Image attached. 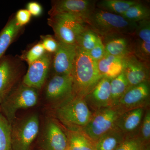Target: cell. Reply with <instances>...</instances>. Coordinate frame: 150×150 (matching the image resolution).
Instances as JSON below:
<instances>
[{"label":"cell","instance_id":"35","mask_svg":"<svg viewBox=\"0 0 150 150\" xmlns=\"http://www.w3.org/2000/svg\"><path fill=\"white\" fill-rule=\"evenodd\" d=\"M31 16L27 9H22L17 12L15 18L17 24L20 27H23L30 21Z\"/></svg>","mask_w":150,"mask_h":150},{"label":"cell","instance_id":"16","mask_svg":"<svg viewBox=\"0 0 150 150\" xmlns=\"http://www.w3.org/2000/svg\"><path fill=\"white\" fill-rule=\"evenodd\" d=\"M133 36L116 34L101 39L106 54L124 58L133 54Z\"/></svg>","mask_w":150,"mask_h":150},{"label":"cell","instance_id":"1","mask_svg":"<svg viewBox=\"0 0 150 150\" xmlns=\"http://www.w3.org/2000/svg\"><path fill=\"white\" fill-rule=\"evenodd\" d=\"M71 75L74 95L82 98L91 91L103 78L98 71L96 61L88 53L78 47Z\"/></svg>","mask_w":150,"mask_h":150},{"label":"cell","instance_id":"4","mask_svg":"<svg viewBox=\"0 0 150 150\" xmlns=\"http://www.w3.org/2000/svg\"><path fill=\"white\" fill-rule=\"evenodd\" d=\"M48 24L52 28L55 37L60 42L76 44L79 35L88 27L84 19L70 13H60L50 16Z\"/></svg>","mask_w":150,"mask_h":150},{"label":"cell","instance_id":"23","mask_svg":"<svg viewBox=\"0 0 150 150\" xmlns=\"http://www.w3.org/2000/svg\"><path fill=\"white\" fill-rule=\"evenodd\" d=\"M139 0H101L97 1L96 7L110 13L122 16Z\"/></svg>","mask_w":150,"mask_h":150},{"label":"cell","instance_id":"31","mask_svg":"<svg viewBox=\"0 0 150 150\" xmlns=\"http://www.w3.org/2000/svg\"><path fill=\"white\" fill-rule=\"evenodd\" d=\"M138 136L145 145L149 143L150 140V110L149 107L145 110Z\"/></svg>","mask_w":150,"mask_h":150},{"label":"cell","instance_id":"15","mask_svg":"<svg viewBox=\"0 0 150 150\" xmlns=\"http://www.w3.org/2000/svg\"><path fill=\"white\" fill-rule=\"evenodd\" d=\"M110 81L111 80L107 78H102L84 98L92 113L103 108L111 107Z\"/></svg>","mask_w":150,"mask_h":150},{"label":"cell","instance_id":"12","mask_svg":"<svg viewBox=\"0 0 150 150\" xmlns=\"http://www.w3.org/2000/svg\"><path fill=\"white\" fill-rule=\"evenodd\" d=\"M97 1L56 0L51 2L48 11L50 16L60 13H70L85 18L96 8Z\"/></svg>","mask_w":150,"mask_h":150},{"label":"cell","instance_id":"2","mask_svg":"<svg viewBox=\"0 0 150 150\" xmlns=\"http://www.w3.org/2000/svg\"><path fill=\"white\" fill-rule=\"evenodd\" d=\"M88 26L100 38L116 34L134 35L137 23L96 8L85 18Z\"/></svg>","mask_w":150,"mask_h":150},{"label":"cell","instance_id":"21","mask_svg":"<svg viewBox=\"0 0 150 150\" xmlns=\"http://www.w3.org/2000/svg\"><path fill=\"white\" fill-rule=\"evenodd\" d=\"M22 28L17 24L15 16L9 19L0 32V59L4 56L7 49L17 37Z\"/></svg>","mask_w":150,"mask_h":150},{"label":"cell","instance_id":"19","mask_svg":"<svg viewBox=\"0 0 150 150\" xmlns=\"http://www.w3.org/2000/svg\"><path fill=\"white\" fill-rule=\"evenodd\" d=\"M123 58L105 54L97 62L98 68L103 78L112 80L123 72Z\"/></svg>","mask_w":150,"mask_h":150},{"label":"cell","instance_id":"13","mask_svg":"<svg viewBox=\"0 0 150 150\" xmlns=\"http://www.w3.org/2000/svg\"><path fill=\"white\" fill-rule=\"evenodd\" d=\"M76 44L59 41L58 49L53 54L52 66L55 74L71 75L77 53Z\"/></svg>","mask_w":150,"mask_h":150},{"label":"cell","instance_id":"7","mask_svg":"<svg viewBox=\"0 0 150 150\" xmlns=\"http://www.w3.org/2000/svg\"><path fill=\"white\" fill-rule=\"evenodd\" d=\"M119 115L113 107L103 108L92 113L88 123L82 131L96 143L103 134L115 127Z\"/></svg>","mask_w":150,"mask_h":150},{"label":"cell","instance_id":"5","mask_svg":"<svg viewBox=\"0 0 150 150\" xmlns=\"http://www.w3.org/2000/svg\"><path fill=\"white\" fill-rule=\"evenodd\" d=\"M38 90L21 84L13 89L0 105L1 112L11 126L19 109L35 106L38 101Z\"/></svg>","mask_w":150,"mask_h":150},{"label":"cell","instance_id":"29","mask_svg":"<svg viewBox=\"0 0 150 150\" xmlns=\"http://www.w3.org/2000/svg\"><path fill=\"white\" fill-rule=\"evenodd\" d=\"M46 53L41 42H39L33 46L21 57V60L25 61L28 66L37 61Z\"/></svg>","mask_w":150,"mask_h":150},{"label":"cell","instance_id":"26","mask_svg":"<svg viewBox=\"0 0 150 150\" xmlns=\"http://www.w3.org/2000/svg\"><path fill=\"white\" fill-rule=\"evenodd\" d=\"M99 38L88 26L78 36L76 44L78 47L89 53L96 45Z\"/></svg>","mask_w":150,"mask_h":150},{"label":"cell","instance_id":"3","mask_svg":"<svg viewBox=\"0 0 150 150\" xmlns=\"http://www.w3.org/2000/svg\"><path fill=\"white\" fill-rule=\"evenodd\" d=\"M92 113L84 98L74 96L56 106V109L58 120L70 131H82Z\"/></svg>","mask_w":150,"mask_h":150},{"label":"cell","instance_id":"8","mask_svg":"<svg viewBox=\"0 0 150 150\" xmlns=\"http://www.w3.org/2000/svg\"><path fill=\"white\" fill-rule=\"evenodd\" d=\"M23 66L20 58L8 55L0 59V105L13 89Z\"/></svg>","mask_w":150,"mask_h":150},{"label":"cell","instance_id":"22","mask_svg":"<svg viewBox=\"0 0 150 150\" xmlns=\"http://www.w3.org/2000/svg\"><path fill=\"white\" fill-rule=\"evenodd\" d=\"M69 150H96V143L82 131L67 130Z\"/></svg>","mask_w":150,"mask_h":150},{"label":"cell","instance_id":"32","mask_svg":"<svg viewBox=\"0 0 150 150\" xmlns=\"http://www.w3.org/2000/svg\"><path fill=\"white\" fill-rule=\"evenodd\" d=\"M146 145L137 135L127 138L115 150H144Z\"/></svg>","mask_w":150,"mask_h":150},{"label":"cell","instance_id":"14","mask_svg":"<svg viewBox=\"0 0 150 150\" xmlns=\"http://www.w3.org/2000/svg\"><path fill=\"white\" fill-rule=\"evenodd\" d=\"M123 73L129 87L149 82L150 66L137 59L133 54L123 58Z\"/></svg>","mask_w":150,"mask_h":150},{"label":"cell","instance_id":"27","mask_svg":"<svg viewBox=\"0 0 150 150\" xmlns=\"http://www.w3.org/2000/svg\"><path fill=\"white\" fill-rule=\"evenodd\" d=\"M0 150H12L11 126L0 112Z\"/></svg>","mask_w":150,"mask_h":150},{"label":"cell","instance_id":"33","mask_svg":"<svg viewBox=\"0 0 150 150\" xmlns=\"http://www.w3.org/2000/svg\"><path fill=\"white\" fill-rule=\"evenodd\" d=\"M41 42L46 52L53 54L58 49L59 41L55 36L50 35H41Z\"/></svg>","mask_w":150,"mask_h":150},{"label":"cell","instance_id":"11","mask_svg":"<svg viewBox=\"0 0 150 150\" xmlns=\"http://www.w3.org/2000/svg\"><path fill=\"white\" fill-rule=\"evenodd\" d=\"M53 54L46 52L42 57L28 66L22 83L36 89L44 85L52 65Z\"/></svg>","mask_w":150,"mask_h":150},{"label":"cell","instance_id":"28","mask_svg":"<svg viewBox=\"0 0 150 150\" xmlns=\"http://www.w3.org/2000/svg\"><path fill=\"white\" fill-rule=\"evenodd\" d=\"M133 54L150 66V44L136 39L133 36Z\"/></svg>","mask_w":150,"mask_h":150},{"label":"cell","instance_id":"36","mask_svg":"<svg viewBox=\"0 0 150 150\" xmlns=\"http://www.w3.org/2000/svg\"><path fill=\"white\" fill-rule=\"evenodd\" d=\"M26 8H27V10L33 16L35 17L40 16L43 12V8L42 6L37 2H30L28 3Z\"/></svg>","mask_w":150,"mask_h":150},{"label":"cell","instance_id":"9","mask_svg":"<svg viewBox=\"0 0 150 150\" xmlns=\"http://www.w3.org/2000/svg\"><path fill=\"white\" fill-rule=\"evenodd\" d=\"M150 93L149 82L131 87L112 107L120 115L133 109L147 108L149 103Z\"/></svg>","mask_w":150,"mask_h":150},{"label":"cell","instance_id":"34","mask_svg":"<svg viewBox=\"0 0 150 150\" xmlns=\"http://www.w3.org/2000/svg\"><path fill=\"white\" fill-rule=\"evenodd\" d=\"M91 58L96 62L103 58L106 54L101 38H99L95 47L88 53Z\"/></svg>","mask_w":150,"mask_h":150},{"label":"cell","instance_id":"30","mask_svg":"<svg viewBox=\"0 0 150 150\" xmlns=\"http://www.w3.org/2000/svg\"><path fill=\"white\" fill-rule=\"evenodd\" d=\"M133 36L136 39L150 44V18L137 22Z\"/></svg>","mask_w":150,"mask_h":150},{"label":"cell","instance_id":"24","mask_svg":"<svg viewBox=\"0 0 150 150\" xmlns=\"http://www.w3.org/2000/svg\"><path fill=\"white\" fill-rule=\"evenodd\" d=\"M121 16L132 22H138L150 18V9L149 6L141 1L131 6Z\"/></svg>","mask_w":150,"mask_h":150},{"label":"cell","instance_id":"25","mask_svg":"<svg viewBox=\"0 0 150 150\" xmlns=\"http://www.w3.org/2000/svg\"><path fill=\"white\" fill-rule=\"evenodd\" d=\"M129 88V83L123 72L118 76L111 80L110 92L111 107L115 105Z\"/></svg>","mask_w":150,"mask_h":150},{"label":"cell","instance_id":"10","mask_svg":"<svg viewBox=\"0 0 150 150\" xmlns=\"http://www.w3.org/2000/svg\"><path fill=\"white\" fill-rule=\"evenodd\" d=\"M46 96L48 100L56 102V106L74 96L71 75L55 74L46 86Z\"/></svg>","mask_w":150,"mask_h":150},{"label":"cell","instance_id":"20","mask_svg":"<svg viewBox=\"0 0 150 150\" xmlns=\"http://www.w3.org/2000/svg\"><path fill=\"white\" fill-rule=\"evenodd\" d=\"M127 137L116 126L96 142V150H115Z\"/></svg>","mask_w":150,"mask_h":150},{"label":"cell","instance_id":"18","mask_svg":"<svg viewBox=\"0 0 150 150\" xmlns=\"http://www.w3.org/2000/svg\"><path fill=\"white\" fill-rule=\"evenodd\" d=\"M146 108H141L123 112L119 115L115 126L127 138L137 136Z\"/></svg>","mask_w":150,"mask_h":150},{"label":"cell","instance_id":"6","mask_svg":"<svg viewBox=\"0 0 150 150\" xmlns=\"http://www.w3.org/2000/svg\"><path fill=\"white\" fill-rule=\"evenodd\" d=\"M39 130V118L35 114L15 120L11 125L12 150H30Z\"/></svg>","mask_w":150,"mask_h":150},{"label":"cell","instance_id":"37","mask_svg":"<svg viewBox=\"0 0 150 150\" xmlns=\"http://www.w3.org/2000/svg\"></svg>","mask_w":150,"mask_h":150},{"label":"cell","instance_id":"17","mask_svg":"<svg viewBox=\"0 0 150 150\" xmlns=\"http://www.w3.org/2000/svg\"><path fill=\"white\" fill-rule=\"evenodd\" d=\"M44 132L41 144L43 150H69L67 135L58 124L50 121Z\"/></svg>","mask_w":150,"mask_h":150}]
</instances>
